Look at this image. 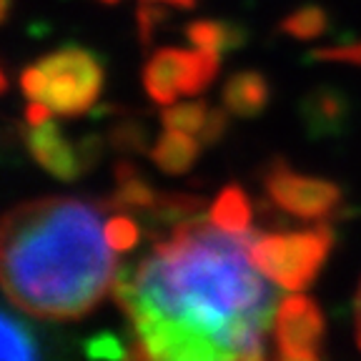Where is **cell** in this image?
Returning <instances> with one entry per match:
<instances>
[{"instance_id":"1","label":"cell","mask_w":361,"mask_h":361,"mask_svg":"<svg viewBox=\"0 0 361 361\" xmlns=\"http://www.w3.org/2000/svg\"><path fill=\"white\" fill-rule=\"evenodd\" d=\"M251 231L214 221L171 226L153 251L121 266L113 299L133 329L135 359H261L274 291L248 251Z\"/></svg>"},{"instance_id":"2","label":"cell","mask_w":361,"mask_h":361,"mask_svg":"<svg viewBox=\"0 0 361 361\" xmlns=\"http://www.w3.org/2000/svg\"><path fill=\"white\" fill-rule=\"evenodd\" d=\"M103 203L40 198L0 219V288L28 316L75 322L103 301L118 276Z\"/></svg>"},{"instance_id":"3","label":"cell","mask_w":361,"mask_h":361,"mask_svg":"<svg viewBox=\"0 0 361 361\" xmlns=\"http://www.w3.org/2000/svg\"><path fill=\"white\" fill-rule=\"evenodd\" d=\"M20 85L30 101L48 103L58 116H80L101 96L103 63L88 48L66 45L25 68Z\"/></svg>"},{"instance_id":"4","label":"cell","mask_w":361,"mask_h":361,"mask_svg":"<svg viewBox=\"0 0 361 361\" xmlns=\"http://www.w3.org/2000/svg\"><path fill=\"white\" fill-rule=\"evenodd\" d=\"M334 246V231L319 224L304 231L251 233L248 251L269 281L288 291H301L319 276Z\"/></svg>"},{"instance_id":"5","label":"cell","mask_w":361,"mask_h":361,"mask_svg":"<svg viewBox=\"0 0 361 361\" xmlns=\"http://www.w3.org/2000/svg\"><path fill=\"white\" fill-rule=\"evenodd\" d=\"M221 68V53L214 51H180V48H164L158 51L143 71L146 93L161 106H171L176 98L198 96L216 80Z\"/></svg>"},{"instance_id":"6","label":"cell","mask_w":361,"mask_h":361,"mask_svg":"<svg viewBox=\"0 0 361 361\" xmlns=\"http://www.w3.org/2000/svg\"><path fill=\"white\" fill-rule=\"evenodd\" d=\"M266 193L279 209L304 221H329L341 211V188L326 178L296 173L286 161H271L264 171Z\"/></svg>"},{"instance_id":"7","label":"cell","mask_w":361,"mask_h":361,"mask_svg":"<svg viewBox=\"0 0 361 361\" xmlns=\"http://www.w3.org/2000/svg\"><path fill=\"white\" fill-rule=\"evenodd\" d=\"M322 309L309 296H288L274 311V341L276 354L291 361H314L324 351Z\"/></svg>"},{"instance_id":"8","label":"cell","mask_w":361,"mask_h":361,"mask_svg":"<svg viewBox=\"0 0 361 361\" xmlns=\"http://www.w3.org/2000/svg\"><path fill=\"white\" fill-rule=\"evenodd\" d=\"M23 135L35 164L61 180H75L101 158L103 146L98 135H88L85 141H80V146H73L53 121L28 126Z\"/></svg>"},{"instance_id":"9","label":"cell","mask_w":361,"mask_h":361,"mask_svg":"<svg viewBox=\"0 0 361 361\" xmlns=\"http://www.w3.org/2000/svg\"><path fill=\"white\" fill-rule=\"evenodd\" d=\"M161 193L141 178L138 169H135L130 161H121L116 166V191L106 198V211H151L158 203Z\"/></svg>"},{"instance_id":"10","label":"cell","mask_w":361,"mask_h":361,"mask_svg":"<svg viewBox=\"0 0 361 361\" xmlns=\"http://www.w3.org/2000/svg\"><path fill=\"white\" fill-rule=\"evenodd\" d=\"M271 101V85L256 71H243L231 75V80L224 88V106L241 118H256L261 111H266Z\"/></svg>"},{"instance_id":"11","label":"cell","mask_w":361,"mask_h":361,"mask_svg":"<svg viewBox=\"0 0 361 361\" xmlns=\"http://www.w3.org/2000/svg\"><path fill=\"white\" fill-rule=\"evenodd\" d=\"M198 151H201V141L196 135L183 133V130H171L164 133L151 148V161L166 173H186L193 164H196Z\"/></svg>"},{"instance_id":"12","label":"cell","mask_w":361,"mask_h":361,"mask_svg":"<svg viewBox=\"0 0 361 361\" xmlns=\"http://www.w3.org/2000/svg\"><path fill=\"white\" fill-rule=\"evenodd\" d=\"M38 334L11 311L0 309V359H38Z\"/></svg>"},{"instance_id":"13","label":"cell","mask_w":361,"mask_h":361,"mask_svg":"<svg viewBox=\"0 0 361 361\" xmlns=\"http://www.w3.org/2000/svg\"><path fill=\"white\" fill-rule=\"evenodd\" d=\"M251 201L238 186H228L221 191L216 203L211 206L209 219L219 228L231 233H248L251 231Z\"/></svg>"},{"instance_id":"14","label":"cell","mask_w":361,"mask_h":361,"mask_svg":"<svg viewBox=\"0 0 361 361\" xmlns=\"http://www.w3.org/2000/svg\"><path fill=\"white\" fill-rule=\"evenodd\" d=\"M186 35L196 48L203 51L224 53L238 48L243 43V30L231 23H219V20H196L186 28Z\"/></svg>"},{"instance_id":"15","label":"cell","mask_w":361,"mask_h":361,"mask_svg":"<svg viewBox=\"0 0 361 361\" xmlns=\"http://www.w3.org/2000/svg\"><path fill=\"white\" fill-rule=\"evenodd\" d=\"M306 121L314 126L316 133L338 130L344 121V98L334 90H319L306 101Z\"/></svg>"},{"instance_id":"16","label":"cell","mask_w":361,"mask_h":361,"mask_svg":"<svg viewBox=\"0 0 361 361\" xmlns=\"http://www.w3.org/2000/svg\"><path fill=\"white\" fill-rule=\"evenodd\" d=\"M209 113H211V108L203 101L180 103V106L171 103V108H166V111L161 113V121H164V126L171 130H183V133L201 135L203 126L209 121Z\"/></svg>"},{"instance_id":"17","label":"cell","mask_w":361,"mask_h":361,"mask_svg":"<svg viewBox=\"0 0 361 361\" xmlns=\"http://www.w3.org/2000/svg\"><path fill=\"white\" fill-rule=\"evenodd\" d=\"M326 13L316 6H306L293 11L281 20V30L296 40H314L326 30Z\"/></svg>"},{"instance_id":"18","label":"cell","mask_w":361,"mask_h":361,"mask_svg":"<svg viewBox=\"0 0 361 361\" xmlns=\"http://www.w3.org/2000/svg\"><path fill=\"white\" fill-rule=\"evenodd\" d=\"M106 236H108V243H111L116 251H130V248L138 243L141 238V228L130 219L128 214H116L106 221Z\"/></svg>"},{"instance_id":"19","label":"cell","mask_w":361,"mask_h":361,"mask_svg":"<svg viewBox=\"0 0 361 361\" xmlns=\"http://www.w3.org/2000/svg\"><path fill=\"white\" fill-rule=\"evenodd\" d=\"M111 146L118 151H143L146 148V128L138 121H121L111 128Z\"/></svg>"},{"instance_id":"20","label":"cell","mask_w":361,"mask_h":361,"mask_svg":"<svg viewBox=\"0 0 361 361\" xmlns=\"http://www.w3.org/2000/svg\"><path fill=\"white\" fill-rule=\"evenodd\" d=\"M161 6L164 3H153V0H141L138 6V35L143 45H151L156 28L166 20V11Z\"/></svg>"},{"instance_id":"21","label":"cell","mask_w":361,"mask_h":361,"mask_svg":"<svg viewBox=\"0 0 361 361\" xmlns=\"http://www.w3.org/2000/svg\"><path fill=\"white\" fill-rule=\"evenodd\" d=\"M85 356H90V359H118V356H130V351L123 349V344H121V338L116 334L103 331L88 338Z\"/></svg>"},{"instance_id":"22","label":"cell","mask_w":361,"mask_h":361,"mask_svg":"<svg viewBox=\"0 0 361 361\" xmlns=\"http://www.w3.org/2000/svg\"><path fill=\"white\" fill-rule=\"evenodd\" d=\"M314 58L326 63H349V66H361V43L336 45V48H322L314 51Z\"/></svg>"},{"instance_id":"23","label":"cell","mask_w":361,"mask_h":361,"mask_svg":"<svg viewBox=\"0 0 361 361\" xmlns=\"http://www.w3.org/2000/svg\"><path fill=\"white\" fill-rule=\"evenodd\" d=\"M226 126H228V118H226V113L221 111V108H211L209 121H206V126H203L201 135H198L201 146H214V143H219L221 138H224V133H226Z\"/></svg>"},{"instance_id":"24","label":"cell","mask_w":361,"mask_h":361,"mask_svg":"<svg viewBox=\"0 0 361 361\" xmlns=\"http://www.w3.org/2000/svg\"><path fill=\"white\" fill-rule=\"evenodd\" d=\"M51 113H53V108L48 106V103L30 101L28 108H25V121H28V126H40V123H45V121H51Z\"/></svg>"},{"instance_id":"25","label":"cell","mask_w":361,"mask_h":361,"mask_svg":"<svg viewBox=\"0 0 361 361\" xmlns=\"http://www.w3.org/2000/svg\"><path fill=\"white\" fill-rule=\"evenodd\" d=\"M354 311H356V344H359V349H361V286H359V293H356Z\"/></svg>"},{"instance_id":"26","label":"cell","mask_w":361,"mask_h":361,"mask_svg":"<svg viewBox=\"0 0 361 361\" xmlns=\"http://www.w3.org/2000/svg\"><path fill=\"white\" fill-rule=\"evenodd\" d=\"M153 3H164V6L183 8V11H188V8L196 6V0H153Z\"/></svg>"},{"instance_id":"27","label":"cell","mask_w":361,"mask_h":361,"mask_svg":"<svg viewBox=\"0 0 361 361\" xmlns=\"http://www.w3.org/2000/svg\"><path fill=\"white\" fill-rule=\"evenodd\" d=\"M8 6H11V0H0V23L6 20V13H8Z\"/></svg>"},{"instance_id":"28","label":"cell","mask_w":361,"mask_h":361,"mask_svg":"<svg viewBox=\"0 0 361 361\" xmlns=\"http://www.w3.org/2000/svg\"><path fill=\"white\" fill-rule=\"evenodd\" d=\"M6 90V75H3V71H0V93Z\"/></svg>"},{"instance_id":"29","label":"cell","mask_w":361,"mask_h":361,"mask_svg":"<svg viewBox=\"0 0 361 361\" xmlns=\"http://www.w3.org/2000/svg\"><path fill=\"white\" fill-rule=\"evenodd\" d=\"M103 3H116V0H103Z\"/></svg>"},{"instance_id":"30","label":"cell","mask_w":361,"mask_h":361,"mask_svg":"<svg viewBox=\"0 0 361 361\" xmlns=\"http://www.w3.org/2000/svg\"><path fill=\"white\" fill-rule=\"evenodd\" d=\"M0 251H3V243H0Z\"/></svg>"}]
</instances>
